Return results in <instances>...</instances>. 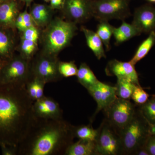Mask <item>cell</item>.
Wrapping results in <instances>:
<instances>
[{
    "label": "cell",
    "mask_w": 155,
    "mask_h": 155,
    "mask_svg": "<svg viewBox=\"0 0 155 155\" xmlns=\"http://www.w3.org/2000/svg\"><path fill=\"white\" fill-rule=\"evenodd\" d=\"M5 63V62H3V61H0V72H1V69H2V68L3 65H4Z\"/></svg>",
    "instance_id": "obj_39"
},
{
    "label": "cell",
    "mask_w": 155,
    "mask_h": 155,
    "mask_svg": "<svg viewBox=\"0 0 155 155\" xmlns=\"http://www.w3.org/2000/svg\"><path fill=\"white\" fill-rule=\"evenodd\" d=\"M106 74L115 76L117 79H125L137 85H140L138 75L134 65L130 62H122L113 60L108 62L105 69Z\"/></svg>",
    "instance_id": "obj_13"
},
{
    "label": "cell",
    "mask_w": 155,
    "mask_h": 155,
    "mask_svg": "<svg viewBox=\"0 0 155 155\" xmlns=\"http://www.w3.org/2000/svg\"><path fill=\"white\" fill-rule=\"evenodd\" d=\"M145 146L150 155H155V134L150 135Z\"/></svg>",
    "instance_id": "obj_34"
},
{
    "label": "cell",
    "mask_w": 155,
    "mask_h": 155,
    "mask_svg": "<svg viewBox=\"0 0 155 155\" xmlns=\"http://www.w3.org/2000/svg\"><path fill=\"white\" fill-rule=\"evenodd\" d=\"M81 30L85 35L87 46L96 58L98 60H101L102 58H106L102 41L96 32L84 26H81Z\"/></svg>",
    "instance_id": "obj_20"
},
{
    "label": "cell",
    "mask_w": 155,
    "mask_h": 155,
    "mask_svg": "<svg viewBox=\"0 0 155 155\" xmlns=\"http://www.w3.org/2000/svg\"><path fill=\"white\" fill-rule=\"evenodd\" d=\"M22 14L23 17V25L21 32H22L25 29L29 28L32 25H35L30 13H28L27 11H25V12L22 13Z\"/></svg>",
    "instance_id": "obj_33"
},
{
    "label": "cell",
    "mask_w": 155,
    "mask_h": 155,
    "mask_svg": "<svg viewBox=\"0 0 155 155\" xmlns=\"http://www.w3.org/2000/svg\"><path fill=\"white\" fill-rule=\"evenodd\" d=\"M2 154L3 155H18V147L6 143H0Z\"/></svg>",
    "instance_id": "obj_32"
},
{
    "label": "cell",
    "mask_w": 155,
    "mask_h": 155,
    "mask_svg": "<svg viewBox=\"0 0 155 155\" xmlns=\"http://www.w3.org/2000/svg\"><path fill=\"white\" fill-rule=\"evenodd\" d=\"M46 2H50V0H44Z\"/></svg>",
    "instance_id": "obj_42"
},
{
    "label": "cell",
    "mask_w": 155,
    "mask_h": 155,
    "mask_svg": "<svg viewBox=\"0 0 155 155\" xmlns=\"http://www.w3.org/2000/svg\"><path fill=\"white\" fill-rule=\"evenodd\" d=\"M74 126L64 120L34 116L28 132L17 146L19 155H65L75 138Z\"/></svg>",
    "instance_id": "obj_2"
},
{
    "label": "cell",
    "mask_w": 155,
    "mask_h": 155,
    "mask_svg": "<svg viewBox=\"0 0 155 155\" xmlns=\"http://www.w3.org/2000/svg\"><path fill=\"white\" fill-rule=\"evenodd\" d=\"M136 85L125 79H117V83L115 86L116 96L123 99L130 100Z\"/></svg>",
    "instance_id": "obj_26"
},
{
    "label": "cell",
    "mask_w": 155,
    "mask_h": 155,
    "mask_svg": "<svg viewBox=\"0 0 155 155\" xmlns=\"http://www.w3.org/2000/svg\"><path fill=\"white\" fill-rule=\"evenodd\" d=\"M139 105V110L148 123L155 124V97Z\"/></svg>",
    "instance_id": "obj_27"
},
{
    "label": "cell",
    "mask_w": 155,
    "mask_h": 155,
    "mask_svg": "<svg viewBox=\"0 0 155 155\" xmlns=\"http://www.w3.org/2000/svg\"><path fill=\"white\" fill-rule=\"evenodd\" d=\"M87 90L96 101L97 105L93 117L95 116L100 111L105 110L117 97L115 86H111L99 81Z\"/></svg>",
    "instance_id": "obj_11"
},
{
    "label": "cell",
    "mask_w": 155,
    "mask_h": 155,
    "mask_svg": "<svg viewBox=\"0 0 155 155\" xmlns=\"http://www.w3.org/2000/svg\"><path fill=\"white\" fill-rule=\"evenodd\" d=\"M98 130L96 143L99 155H123L120 134L105 119Z\"/></svg>",
    "instance_id": "obj_9"
},
{
    "label": "cell",
    "mask_w": 155,
    "mask_h": 155,
    "mask_svg": "<svg viewBox=\"0 0 155 155\" xmlns=\"http://www.w3.org/2000/svg\"><path fill=\"white\" fill-rule=\"evenodd\" d=\"M15 38L13 29L0 25V61L6 62L14 55Z\"/></svg>",
    "instance_id": "obj_16"
},
{
    "label": "cell",
    "mask_w": 155,
    "mask_h": 155,
    "mask_svg": "<svg viewBox=\"0 0 155 155\" xmlns=\"http://www.w3.org/2000/svg\"><path fill=\"white\" fill-rule=\"evenodd\" d=\"M149 124L150 134H155V124Z\"/></svg>",
    "instance_id": "obj_37"
},
{
    "label": "cell",
    "mask_w": 155,
    "mask_h": 155,
    "mask_svg": "<svg viewBox=\"0 0 155 155\" xmlns=\"http://www.w3.org/2000/svg\"><path fill=\"white\" fill-rule=\"evenodd\" d=\"M50 6L54 9H62L64 0H50Z\"/></svg>",
    "instance_id": "obj_35"
},
{
    "label": "cell",
    "mask_w": 155,
    "mask_h": 155,
    "mask_svg": "<svg viewBox=\"0 0 155 155\" xmlns=\"http://www.w3.org/2000/svg\"><path fill=\"white\" fill-rule=\"evenodd\" d=\"M148 97L149 94L143 90L140 85H137L134 90L131 99L136 104L139 105L146 102Z\"/></svg>",
    "instance_id": "obj_30"
},
{
    "label": "cell",
    "mask_w": 155,
    "mask_h": 155,
    "mask_svg": "<svg viewBox=\"0 0 155 155\" xmlns=\"http://www.w3.org/2000/svg\"><path fill=\"white\" fill-rule=\"evenodd\" d=\"M141 32L133 24L122 21V25L118 28L114 27L113 35L115 39V45H119L136 36L140 35Z\"/></svg>",
    "instance_id": "obj_19"
},
{
    "label": "cell",
    "mask_w": 155,
    "mask_h": 155,
    "mask_svg": "<svg viewBox=\"0 0 155 155\" xmlns=\"http://www.w3.org/2000/svg\"><path fill=\"white\" fill-rule=\"evenodd\" d=\"M76 76L79 83L86 89L94 85L99 81L91 69L85 63L81 64Z\"/></svg>",
    "instance_id": "obj_22"
},
{
    "label": "cell",
    "mask_w": 155,
    "mask_h": 155,
    "mask_svg": "<svg viewBox=\"0 0 155 155\" xmlns=\"http://www.w3.org/2000/svg\"><path fill=\"white\" fill-rule=\"evenodd\" d=\"M46 84L34 78H29L25 84L26 91L29 96L34 101L41 98L44 96V90Z\"/></svg>",
    "instance_id": "obj_23"
},
{
    "label": "cell",
    "mask_w": 155,
    "mask_h": 155,
    "mask_svg": "<svg viewBox=\"0 0 155 155\" xmlns=\"http://www.w3.org/2000/svg\"><path fill=\"white\" fill-rule=\"evenodd\" d=\"M150 135L149 124L137 108L133 118L120 133L123 155H133L144 146Z\"/></svg>",
    "instance_id": "obj_4"
},
{
    "label": "cell",
    "mask_w": 155,
    "mask_h": 155,
    "mask_svg": "<svg viewBox=\"0 0 155 155\" xmlns=\"http://www.w3.org/2000/svg\"><path fill=\"white\" fill-rule=\"evenodd\" d=\"M39 32L35 25H32L22 31V38L38 42Z\"/></svg>",
    "instance_id": "obj_31"
},
{
    "label": "cell",
    "mask_w": 155,
    "mask_h": 155,
    "mask_svg": "<svg viewBox=\"0 0 155 155\" xmlns=\"http://www.w3.org/2000/svg\"><path fill=\"white\" fill-rule=\"evenodd\" d=\"M114 28V26L107 21H100L97 26L96 33L105 46L106 51L110 50V42L113 35Z\"/></svg>",
    "instance_id": "obj_24"
},
{
    "label": "cell",
    "mask_w": 155,
    "mask_h": 155,
    "mask_svg": "<svg viewBox=\"0 0 155 155\" xmlns=\"http://www.w3.org/2000/svg\"><path fill=\"white\" fill-rule=\"evenodd\" d=\"M59 62L56 56L41 53L30 63L29 78H37L45 84L61 80L63 77L58 70Z\"/></svg>",
    "instance_id": "obj_8"
},
{
    "label": "cell",
    "mask_w": 155,
    "mask_h": 155,
    "mask_svg": "<svg viewBox=\"0 0 155 155\" xmlns=\"http://www.w3.org/2000/svg\"><path fill=\"white\" fill-rule=\"evenodd\" d=\"M76 23L60 18L53 19L46 26L42 37L41 53L57 57L69 45L76 34Z\"/></svg>",
    "instance_id": "obj_3"
},
{
    "label": "cell",
    "mask_w": 155,
    "mask_h": 155,
    "mask_svg": "<svg viewBox=\"0 0 155 155\" xmlns=\"http://www.w3.org/2000/svg\"><path fill=\"white\" fill-rule=\"evenodd\" d=\"M147 1L149 2L155 3V0H147Z\"/></svg>",
    "instance_id": "obj_40"
},
{
    "label": "cell",
    "mask_w": 155,
    "mask_h": 155,
    "mask_svg": "<svg viewBox=\"0 0 155 155\" xmlns=\"http://www.w3.org/2000/svg\"><path fill=\"white\" fill-rule=\"evenodd\" d=\"M22 2H24L27 6L29 5L30 3L31 2L32 0H21Z\"/></svg>",
    "instance_id": "obj_38"
},
{
    "label": "cell",
    "mask_w": 155,
    "mask_h": 155,
    "mask_svg": "<svg viewBox=\"0 0 155 155\" xmlns=\"http://www.w3.org/2000/svg\"><path fill=\"white\" fill-rule=\"evenodd\" d=\"M37 47V42L21 38L19 46L20 55L31 61Z\"/></svg>",
    "instance_id": "obj_28"
},
{
    "label": "cell",
    "mask_w": 155,
    "mask_h": 155,
    "mask_svg": "<svg viewBox=\"0 0 155 155\" xmlns=\"http://www.w3.org/2000/svg\"><path fill=\"white\" fill-rule=\"evenodd\" d=\"M132 24L141 33L155 30V8L147 5L136 9Z\"/></svg>",
    "instance_id": "obj_14"
},
{
    "label": "cell",
    "mask_w": 155,
    "mask_h": 155,
    "mask_svg": "<svg viewBox=\"0 0 155 155\" xmlns=\"http://www.w3.org/2000/svg\"><path fill=\"white\" fill-rule=\"evenodd\" d=\"M65 155H99V154L96 142L79 139L68 147Z\"/></svg>",
    "instance_id": "obj_18"
},
{
    "label": "cell",
    "mask_w": 155,
    "mask_h": 155,
    "mask_svg": "<svg viewBox=\"0 0 155 155\" xmlns=\"http://www.w3.org/2000/svg\"><path fill=\"white\" fill-rule=\"evenodd\" d=\"M136 106L130 101L116 98L105 110V119L120 134L121 131L131 121L136 112Z\"/></svg>",
    "instance_id": "obj_7"
},
{
    "label": "cell",
    "mask_w": 155,
    "mask_h": 155,
    "mask_svg": "<svg viewBox=\"0 0 155 155\" xmlns=\"http://www.w3.org/2000/svg\"></svg>",
    "instance_id": "obj_43"
},
{
    "label": "cell",
    "mask_w": 155,
    "mask_h": 155,
    "mask_svg": "<svg viewBox=\"0 0 155 155\" xmlns=\"http://www.w3.org/2000/svg\"><path fill=\"white\" fill-rule=\"evenodd\" d=\"M34 102L25 84H0V143L17 146L22 141L34 117Z\"/></svg>",
    "instance_id": "obj_1"
},
{
    "label": "cell",
    "mask_w": 155,
    "mask_h": 155,
    "mask_svg": "<svg viewBox=\"0 0 155 155\" xmlns=\"http://www.w3.org/2000/svg\"><path fill=\"white\" fill-rule=\"evenodd\" d=\"M53 10L50 6L35 4L31 7L30 14L35 25L40 27H45L52 20Z\"/></svg>",
    "instance_id": "obj_17"
},
{
    "label": "cell",
    "mask_w": 155,
    "mask_h": 155,
    "mask_svg": "<svg viewBox=\"0 0 155 155\" xmlns=\"http://www.w3.org/2000/svg\"><path fill=\"white\" fill-rule=\"evenodd\" d=\"M32 111L35 117L41 119L63 118V111L58 102L52 98L45 95L34 102Z\"/></svg>",
    "instance_id": "obj_12"
},
{
    "label": "cell",
    "mask_w": 155,
    "mask_h": 155,
    "mask_svg": "<svg viewBox=\"0 0 155 155\" xmlns=\"http://www.w3.org/2000/svg\"><path fill=\"white\" fill-rule=\"evenodd\" d=\"M5 0H0V4H1L2 2H3Z\"/></svg>",
    "instance_id": "obj_41"
},
{
    "label": "cell",
    "mask_w": 155,
    "mask_h": 155,
    "mask_svg": "<svg viewBox=\"0 0 155 155\" xmlns=\"http://www.w3.org/2000/svg\"><path fill=\"white\" fill-rule=\"evenodd\" d=\"M92 1L64 0L61 10L68 21L83 23L93 17Z\"/></svg>",
    "instance_id": "obj_10"
},
{
    "label": "cell",
    "mask_w": 155,
    "mask_h": 155,
    "mask_svg": "<svg viewBox=\"0 0 155 155\" xmlns=\"http://www.w3.org/2000/svg\"><path fill=\"white\" fill-rule=\"evenodd\" d=\"M130 0L92 1L93 17L99 22L112 19L125 20L130 15Z\"/></svg>",
    "instance_id": "obj_5"
},
{
    "label": "cell",
    "mask_w": 155,
    "mask_h": 155,
    "mask_svg": "<svg viewBox=\"0 0 155 155\" xmlns=\"http://www.w3.org/2000/svg\"><path fill=\"white\" fill-rule=\"evenodd\" d=\"M74 134L75 137L79 139L96 142L98 130L94 129L90 125L74 126Z\"/></svg>",
    "instance_id": "obj_25"
},
{
    "label": "cell",
    "mask_w": 155,
    "mask_h": 155,
    "mask_svg": "<svg viewBox=\"0 0 155 155\" xmlns=\"http://www.w3.org/2000/svg\"><path fill=\"white\" fill-rule=\"evenodd\" d=\"M58 70L62 77L68 78L76 76L78 69L74 61H60L58 65Z\"/></svg>",
    "instance_id": "obj_29"
},
{
    "label": "cell",
    "mask_w": 155,
    "mask_h": 155,
    "mask_svg": "<svg viewBox=\"0 0 155 155\" xmlns=\"http://www.w3.org/2000/svg\"><path fill=\"white\" fill-rule=\"evenodd\" d=\"M133 155H150L149 153L147 150L145 146L139 148L135 151Z\"/></svg>",
    "instance_id": "obj_36"
},
{
    "label": "cell",
    "mask_w": 155,
    "mask_h": 155,
    "mask_svg": "<svg viewBox=\"0 0 155 155\" xmlns=\"http://www.w3.org/2000/svg\"><path fill=\"white\" fill-rule=\"evenodd\" d=\"M19 14V7L15 0H5L0 4V25L14 29Z\"/></svg>",
    "instance_id": "obj_15"
},
{
    "label": "cell",
    "mask_w": 155,
    "mask_h": 155,
    "mask_svg": "<svg viewBox=\"0 0 155 155\" xmlns=\"http://www.w3.org/2000/svg\"><path fill=\"white\" fill-rule=\"evenodd\" d=\"M30 74V61L14 55L4 64L0 72V84H25Z\"/></svg>",
    "instance_id": "obj_6"
},
{
    "label": "cell",
    "mask_w": 155,
    "mask_h": 155,
    "mask_svg": "<svg viewBox=\"0 0 155 155\" xmlns=\"http://www.w3.org/2000/svg\"><path fill=\"white\" fill-rule=\"evenodd\" d=\"M149 33V35L140 45L133 58L129 61L133 65H135L145 57L155 45V30Z\"/></svg>",
    "instance_id": "obj_21"
}]
</instances>
